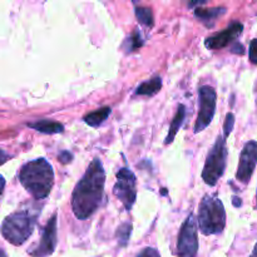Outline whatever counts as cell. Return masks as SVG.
Returning <instances> with one entry per match:
<instances>
[{"label": "cell", "mask_w": 257, "mask_h": 257, "mask_svg": "<svg viewBox=\"0 0 257 257\" xmlns=\"http://www.w3.org/2000/svg\"><path fill=\"white\" fill-rule=\"evenodd\" d=\"M104 168L99 158H94L73 191L72 208L75 217L85 220L98 210L104 193Z\"/></svg>", "instance_id": "cell-1"}, {"label": "cell", "mask_w": 257, "mask_h": 257, "mask_svg": "<svg viewBox=\"0 0 257 257\" xmlns=\"http://www.w3.org/2000/svg\"><path fill=\"white\" fill-rule=\"evenodd\" d=\"M19 181L33 197L43 200L49 196L54 183L52 165L45 158L30 161L20 170Z\"/></svg>", "instance_id": "cell-2"}, {"label": "cell", "mask_w": 257, "mask_h": 257, "mask_svg": "<svg viewBox=\"0 0 257 257\" xmlns=\"http://www.w3.org/2000/svg\"><path fill=\"white\" fill-rule=\"evenodd\" d=\"M198 226L203 235L221 233L226 226V211L220 198L206 195L198 211Z\"/></svg>", "instance_id": "cell-3"}, {"label": "cell", "mask_w": 257, "mask_h": 257, "mask_svg": "<svg viewBox=\"0 0 257 257\" xmlns=\"http://www.w3.org/2000/svg\"><path fill=\"white\" fill-rule=\"evenodd\" d=\"M37 215L29 211H17L4 220L2 225V235L12 245L20 246L32 236L35 227Z\"/></svg>", "instance_id": "cell-4"}, {"label": "cell", "mask_w": 257, "mask_h": 257, "mask_svg": "<svg viewBox=\"0 0 257 257\" xmlns=\"http://www.w3.org/2000/svg\"><path fill=\"white\" fill-rule=\"evenodd\" d=\"M226 161H227L226 138L223 136H218L215 145L208 152L202 171V180L205 181L206 185L215 186L217 183L226 170Z\"/></svg>", "instance_id": "cell-5"}, {"label": "cell", "mask_w": 257, "mask_h": 257, "mask_svg": "<svg viewBox=\"0 0 257 257\" xmlns=\"http://www.w3.org/2000/svg\"><path fill=\"white\" fill-rule=\"evenodd\" d=\"M197 251V221L193 213H191L181 226L177 241V255L178 257H196Z\"/></svg>", "instance_id": "cell-6"}, {"label": "cell", "mask_w": 257, "mask_h": 257, "mask_svg": "<svg viewBox=\"0 0 257 257\" xmlns=\"http://www.w3.org/2000/svg\"><path fill=\"white\" fill-rule=\"evenodd\" d=\"M136 176L128 168H122L117 173V182L113 187V193L115 197L123 203L124 208L130 211L135 205L137 198V188H136Z\"/></svg>", "instance_id": "cell-7"}, {"label": "cell", "mask_w": 257, "mask_h": 257, "mask_svg": "<svg viewBox=\"0 0 257 257\" xmlns=\"http://www.w3.org/2000/svg\"><path fill=\"white\" fill-rule=\"evenodd\" d=\"M198 94H200V112L195 124V133L202 132L211 124L215 115L216 100H217L216 90L210 85H202L198 90Z\"/></svg>", "instance_id": "cell-8"}, {"label": "cell", "mask_w": 257, "mask_h": 257, "mask_svg": "<svg viewBox=\"0 0 257 257\" xmlns=\"http://www.w3.org/2000/svg\"><path fill=\"white\" fill-rule=\"evenodd\" d=\"M257 165V142L250 141L243 146L240 156V163L237 167L236 178L242 183L250 182L252 173Z\"/></svg>", "instance_id": "cell-9"}, {"label": "cell", "mask_w": 257, "mask_h": 257, "mask_svg": "<svg viewBox=\"0 0 257 257\" xmlns=\"http://www.w3.org/2000/svg\"><path fill=\"white\" fill-rule=\"evenodd\" d=\"M57 247V215H53L48 221L43 230V235L40 237V242L37 247L29 251L33 257H47L50 256Z\"/></svg>", "instance_id": "cell-10"}, {"label": "cell", "mask_w": 257, "mask_h": 257, "mask_svg": "<svg viewBox=\"0 0 257 257\" xmlns=\"http://www.w3.org/2000/svg\"><path fill=\"white\" fill-rule=\"evenodd\" d=\"M243 30V24L240 22H235L230 25L228 28H226L225 30L220 33H216L212 37H208L205 40V45L208 49H222V48L227 47L228 44H231L232 42H235L238 37L241 35Z\"/></svg>", "instance_id": "cell-11"}, {"label": "cell", "mask_w": 257, "mask_h": 257, "mask_svg": "<svg viewBox=\"0 0 257 257\" xmlns=\"http://www.w3.org/2000/svg\"><path fill=\"white\" fill-rule=\"evenodd\" d=\"M28 127L33 128L40 133H45V135H55V133H62L64 131L62 123L48 119H40L34 123H29Z\"/></svg>", "instance_id": "cell-12"}, {"label": "cell", "mask_w": 257, "mask_h": 257, "mask_svg": "<svg viewBox=\"0 0 257 257\" xmlns=\"http://www.w3.org/2000/svg\"><path fill=\"white\" fill-rule=\"evenodd\" d=\"M185 117H186V107L183 104H180L178 105L177 113H176L175 118H173L172 123H171V125H170V131H168V136L166 137L165 145H171V143L173 142V140H175L178 130H180L181 125H182V123H183V120H185Z\"/></svg>", "instance_id": "cell-13"}, {"label": "cell", "mask_w": 257, "mask_h": 257, "mask_svg": "<svg viewBox=\"0 0 257 257\" xmlns=\"http://www.w3.org/2000/svg\"><path fill=\"white\" fill-rule=\"evenodd\" d=\"M161 88H162V80H161L160 77H155L152 79L147 80V82L142 83L136 89V93L138 95H148V97H151V95L157 94L161 90Z\"/></svg>", "instance_id": "cell-14"}, {"label": "cell", "mask_w": 257, "mask_h": 257, "mask_svg": "<svg viewBox=\"0 0 257 257\" xmlns=\"http://www.w3.org/2000/svg\"><path fill=\"white\" fill-rule=\"evenodd\" d=\"M109 114H110V108L102 107L99 108V109L94 110V112L89 113V114L84 115L83 120H84L88 125H90V127H98V125H100L105 119H107Z\"/></svg>", "instance_id": "cell-15"}, {"label": "cell", "mask_w": 257, "mask_h": 257, "mask_svg": "<svg viewBox=\"0 0 257 257\" xmlns=\"http://www.w3.org/2000/svg\"><path fill=\"white\" fill-rule=\"evenodd\" d=\"M226 13V8H212V9H201L197 8L195 10V15L197 18H200L202 22H206L208 25L210 22V27L212 25L213 20H216L217 18H220L221 15H223Z\"/></svg>", "instance_id": "cell-16"}, {"label": "cell", "mask_w": 257, "mask_h": 257, "mask_svg": "<svg viewBox=\"0 0 257 257\" xmlns=\"http://www.w3.org/2000/svg\"><path fill=\"white\" fill-rule=\"evenodd\" d=\"M136 17L140 20L141 24L146 27H152L153 25V13L151 8L147 7H138L136 8Z\"/></svg>", "instance_id": "cell-17"}, {"label": "cell", "mask_w": 257, "mask_h": 257, "mask_svg": "<svg viewBox=\"0 0 257 257\" xmlns=\"http://www.w3.org/2000/svg\"><path fill=\"white\" fill-rule=\"evenodd\" d=\"M125 43L128 44V52H133V50L138 49L143 45L145 40H143L142 35H141V32L138 29H136L132 34L128 37V39L125 40Z\"/></svg>", "instance_id": "cell-18"}, {"label": "cell", "mask_w": 257, "mask_h": 257, "mask_svg": "<svg viewBox=\"0 0 257 257\" xmlns=\"http://www.w3.org/2000/svg\"><path fill=\"white\" fill-rule=\"evenodd\" d=\"M131 231H132V225L128 222L123 223L118 227L117 230V237L118 241H119L120 246H125L127 245L128 240H130V236H131Z\"/></svg>", "instance_id": "cell-19"}, {"label": "cell", "mask_w": 257, "mask_h": 257, "mask_svg": "<svg viewBox=\"0 0 257 257\" xmlns=\"http://www.w3.org/2000/svg\"><path fill=\"white\" fill-rule=\"evenodd\" d=\"M233 124H235V115L232 113H228L226 115V120H225V125H223V137L227 138L230 136L231 131L233 130Z\"/></svg>", "instance_id": "cell-20"}, {"label": "cell", "mask_w": 257, "mask_h": 257, "mask_svg": "<svg viewBox=\"0 0 257 257\" xmlns=\"http://www.w3.org/2000/svg\"><path fill=\"white\" fill-rule=\"evenodd\" d=\"M248 57H250V62L252 63V64H257V39L251 40Z\"/></svg>", "instance_id": "cell-21"}, {"label": "cell", "mask_w": 257, "mask_h": 257, "mask_svg": "<svg viewBox=\"0 0 257 257\" xmlns=\"http://www.w3.org/2000/svg\"><path fill=\"white\" fill-rule=\"evenodd\" d=\"M137 257H161L157 250L152 247H147L142 251Z\"/></svg>", "instance_id": "cell-22"}, {"label": "cell", "mask_w": 257, "mask_h": 257, "mask_svg": "<svg viewBox=\"0 0 257 257\" xmlns=\"http://www.w3.org/2000/svg\"><path fill=\"white\" fill-rule=\"evenodd\" d=\"M232 53H236V54L242 55L245 53V48H243L242 44H240L238 42H236L232 47Z\"/></svg>", "instance_id": "cell-23"}, {"label": "cell", "mask_w": 257, "mask_h": 257, "mask_svg": "<svg viewBox=\"0 0 257 257\" xmlns=\"http://www.w3.org/2000/svg\"><path fill=\"white\" fill-rule=\"evenodd\" d=\"M59 158H60V161H62L63 163H67V162H70V160H72V155H70L69 152H67V151H65V152L60 153Z\"/></svg>", "instance_id": "cell-24"}, {"label": "cell", "mask_w": 257, "mask_h": 257, "mask_svg": "<svg viewBox=\"0 0 257 257\" xmlns=\"http://www.w3.org/2000/svg\"><path fill=\"white\" fill-rule=\"evenodd\" d=\"M9 158H10V156L8 155L7 152H4V151H3L2 148H0V166L4 165V163L7 162V161L9 160Z\"/></svg>", "instance_id": "cell-25"}, {"label": "cell", "mask_w": 257, "mask_h": 257, "mask_svg": "<svg viewBox=\"0 0 257 257\" xmlns=\"http://www.w3.org/2000/svg\"><path fill=\"white\" fill-rule=\"evenodd\" d=\"M4 187H5V178L0 175V196H2L3 191H4Z\"/></svg>", "instance_id": "cell-26"}, {"label": "cell", "mask_w": 257, "mask_h": 257, "mask_svg": "<svg viewBox=\"0 0 257 257\" xmlns=\"http://www.w3.org/2000/svg\"><path fill=\"white\" fill-rule=\"evenodd\" d=\"M232 200L235 201V206H236V207H240V206H241V202H240L241 200H240V198H237V197H233Z\"/></svg>", "instance_id": "cell-27"}, {"label": "cell", "mask_w": 257, "mask_h": 257, "mask_svg": "<svg viewBox=\"0 0 257 257\" xmlns=\"http://www.w3.org/2000/svg\"><path fill=\"white\" fill-rule=\"evenodd\" d=\"M250 257H257V242H256L255 247H253V251H252V253H251Z\"/></svg>", "instance_id": "cell-28"}, {"label": "cell", "mask_w": 257, "mask_h": 257, "mask_svg": "<svg viewBox=\"0 0 257 257\" xmlns=\"http://www.w3.org/2000/svg\"><path fill=\"white\" fill-rule=\"evenodd\" d=\"M0 257H7V253H5L2 248H0Z\"/></svg>", "instance_id": "cell-29"}, {"label": "cell", "mask_w": 257, "mask_h": 257, "mask_svg": "<svg viewBox=\"0 0 257 257\" xmlns=\"http://www.w3.org/2000/svg\"><path fill=\"white\" fill-rule=\"evenodd\" d=\"M256 198H257V196H256Z\"/></svg>", "instance_id": "cell-30"}]
</instances>
